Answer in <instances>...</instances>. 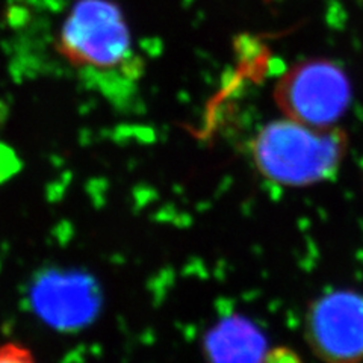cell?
<instances>
[{
    "label": "cell",
    "mask_w": 363,
    "mask_h": 363,
    "mask_svg": "<svg viewBox=\"0 0 363 363\" xmlns=\"http://www.w3.org/2000/svg\"><path fill=\"white\" fill-rule=\"evenodd\" d=\"M351 98L347 73L329 59L301 61L274 86V101L286 118L317 127L336 126Z\"/></svg>",
    "instance_id": "cell-3"
},
{
    "label": "cell",
    "mask_w": 363,
    "mask_h": 363,
    "mask_svg": "<svg viewBox=\"0 0 363 363\" xmlns=\"http://www.w3.org/2000/svg\"><path fill=\"white\" fill-rule=\"evenodd\" d=\"M56 48L76 67L108 70L130 56L132 35L114 0H76L61 24Z\"/></svg>",
    "instance_id": "cell-2"
},
{
    "label": "cell",
    "mask_w": 363,
    "mask_h": 363,
    "mask_svg": "<svg viewBox=\"0 0 363 363\" xmlns=\"http://www.w3.org/2000/svg\"><path fill=\"white\" fill-rule=\"evenodd\" d=\"M33 301L39 315L59 329L91 323L100 304L95 282L77 273L47 274L36 285Z\"/></svg>",
    "instance_id": "cell-5"
},
{
    "label": "cell",
    "mask_w": 363,
    "mask_h": 363,
    "mask_svg": "<svg viewBox=\"0 0 363 363\" xmlns=\"http://www.w3.org/2000/svg\"><path fill=\"white\" fill-rule=\"evenodd\" d=\"M33 356L27 348L18 344H5L0 347V362H32Z\"/></svg>",
    "instance_id": "cell-7"
},
{
    "label": "cell",
    "mask_w": 363,
    "mask_h": 363,
    "mask_svg": "<svg viewBox=\"0 0 363 363\" xmlns=\"http://www.w3.org/2000/svg\"><path fill=\"white\" fill-rule=\"evenodd\" d=\"M304 333L321 360H363V295L356 291L324 294L309 307Z\"/></svg>",
    "instance_id": "cell-4"
},
{
    "label": "cell",
    "mask_w": 363,
    "mask_h": 363,
    "mask_svg": "<svg viewBox=\"0 0 363 363\" xmlns=\"http://www.w3.org/2000/svg\"><path fill=\"white\" fill-rule=\"evenodd\" d=\"M347 150L348 136L339 126L317 127L291 118L268 123L251 144L259 173L277 185L292 188L333 177Z\"/></svg>",
    "instance_id": "cell-1"
},
{
    "label": "cell",
    "mask_w": 363,
    "mask_h": 363,
    "mask_svg": "<svg viewBox=\"0 0 363 363\" xmlns=\"http://www.w3.org/2000/svg\"><path fill=\"white\" fill-rule=\"evenodd\" d=\"M203 350L212 362H265L270 353L264 333L238 315L221 320L207 332Z\"/></svg>",
    "instance_id": "cell-6"
}]
</instances>
